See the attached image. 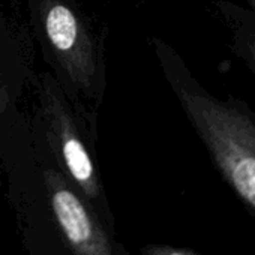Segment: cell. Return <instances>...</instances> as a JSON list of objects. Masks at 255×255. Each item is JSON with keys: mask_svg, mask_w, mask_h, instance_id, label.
<instances>
[{"mask_svg": "<svg viewBox=\"0 0 255 255\" xmlns=\"http://www.w3.org/2000/svg\"><path fill=\"white\" fill-rule=\"evenodd\" d=\"M156 47L165 74L213 162L255 213V117L233 99L221 101L209 95L164 44L158 41Z\"/></svg>", "mask_w": 255, "mask_h": 255, "instance_id": "1", "label": "cell"}, {"mask_svg": "<svg viewBox=\"0 0 255 255\" xmlns=\"http://www.w3.org/2000/svg\"><path fill=\"white\" fill-rule=\"evenodd\" d=\"M38 18L54 59L83 92L98 80V50L83 17L66 0H39Z\"/></svg>", "mask_w": 255, "mask_h": 255, "instance_id": "2", "label": "cell"}, {"mask_svg": "<svg viewBox=\"0 0 255 255\" xmlns=\"http://www.w3.org/2000/svg\"><path fill=\"white\" fill-rule=\"evenodd\" d=\"M42 105L50 140L66 173L84 195L96 201L101 195V186L95 162L68 104L63 96H60V92L51 78L44 80Z\"/></svg>", "mask_w": 255, "mask_h": 255, "instance_id": "3", "label": "cell"}, {"mask_svg": "<svg viewBox=\"0 0 255 255\" xmlns=\"http://www.w3.org/2000/svg\"><path fill=\"white\" fill-rule=\"evenodd\" d=\"M45 185L54 219L71 251L75 255H113L107 233L65 177L47 170Z\"/></svg>", "mask_w": 255, "mask_h": 255, "instance_id": "4", "label": "cell"}, {"mask_svg": "<svg viewBox=\"0 0 255 255\" xmlns=\"http://www.w3.org/2000/svg\"><path fill=\"white\" fill-rule=\"evenodd\" d=\"M144 255H198L188 249L173 248V246H147Z\"/></svg>", "mask_w": 255, "mask_h": 255, "instance_id": "5", "label": "cell"}, {"mask_svg": "<svg viewBox=\"0 0 255 255\" xmlns=\"http://www.w3.org/2000/svg\"><path fill=\"white\" fill-rule=\"evenodd\" d=\"M246 51H248V56H249L251 63L255 66V27L251 32V36H249V41H248V50Z\"/></svg>", "mask_w": 255, "mask_h": 255, "instance_id": "6", "label": "cell"}, {"mask_svg": "<svg viewBox=\"0 0 255 255\" xmlns=\"http://www.w3.org/2000/svg\"><path fill=\"white\" fill-rule=\"evenodd\" d=\"M2 99H3V92H2V83H0V108H2Z\"/></svg>", "mask_w": 255, "mask_h": 255, "instance_id": "7", "label": "cell"}, {"mask_svg": "<svg viewBox=\"0 0 255 255\" xmlns=\"http://www.w3.org/2000/svg\"><path fill=\"white\" fill-rule=\"evenodd\" d=\"M248 3H249V5L252 6V9L255 11V0H248Z\"/></svg>", "mask_w": 255, "mask_h": 255, "instance_id": "8", "label": "cell"}]
</instances>
